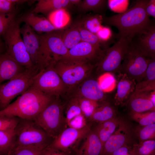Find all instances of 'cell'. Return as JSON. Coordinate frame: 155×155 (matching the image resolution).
Here are the masks:
<instances>
[{"instance_id":"obj_16","label":"cell","mask_w":155,"mask_h":155,"mask_svg":"<svg viewBox=\"0 0 155 155\" xmlns=\"http://www.w3.org/2000/svg\"><path fill=\"white\" fill-rule=\"evenodd\" d=\"M20 31L26 49L38 72L40 46L39 34L26 24L20 28Z\"/></svg>"},{"instance_id":"obj_11","label":"cell","mask_w":155,"mask_h":155,"mask_svg":"<svg viewBox=\"0 0 155 155\" xmlns=\"http://www.w3.org/2000/svg\"><path fill=\"white\" fill-rule=\"evenodd\" d=\"M150 59L145 56L132 41L118 73H125L138 82L145 75Z\"/></svg>"},{"instance_id":"obj_21","label":"cell","mask_w":155,"mask_h":155,"mask_svg":"<svg viewBox=\"0 0 155 155\" xmlns=\"http://www.w3.org/2000/svg\"><path fill=\"white\" fill-rule=\"evenodd\" d=\"M18 20L21 22H23L29 26L38 33H48L57 30L48 19L31 11L24 14Z\"/></svg>"},{"instance_id":"obj_42","label":"cell","mask_w":155,"mask_h":155,"mask_svg":"<svg viewBox=\"0 0 155 155\" xmlns=\"http://www.w3.org/2000/svg\"><path fill=\"white\" fill-rule=\"evenodd\" d=\"M19 119L15 117H0V130L15 129Z\"/></svg>"},{"instance_id":"obj_26","label":"cell","mask_w":155,"mask_h":155,"mask_svg":"<svg viewBox=\"0 0 155 155\" xmlns=\"http://www.w3.org/2000/svg\"><path fill=\"white\" fill-rule=\"evenodd\" d=\"M120 120L119 118L116 116L99 123L94 130L101 142L103 147L105 143L117 129Z\"/></svg>"},{"instance_id":"obj_24","label":"cell","mask_w":155,"mask_h":155,"mask_svg":"<svg viewBox=\"0 0 155 155\" xmlns=\"http://www.w3.org/2000/svg\"><path fill=\"white\" fill-rule=\"evenodd\" d=\"M155 91V58H150L145 75L136 83L133 93Z\"/></svg>"},{"instance_id":"obj_1","label":"cell","mask_w":155,"mask_h":155,"mask_svg":"<svg viewBox=\"0 0 155 155\" xmlns=\"http://www.w3.org/2000/svg\"><path fill=\"white\" fill-rule=\"evenodd\" d=\"M146 1H137L133 6L127 11L104 17L103 20L108 25L117 29L119 39L123 37L132 40L145 33L152 24L145 10Z\"/></svg>"},{"instance_id":"obj_38","label":"cell","mask_w":155,"mask_h":155,"mask_svg":"<svg viewBox=\"0 0 155 155\" xmlns=\"http://www.w3.org/2000/svg\"><path fill=\"white\" fill-rule=\"evenodd\" d=\"M43 150L34 146H14L7 155H43Z\"/></svg>"},{"instance_id":"obj_28","label":"cell","mask_w":155,"mask_h":155,"mask_svg":"<svg viewBox=\"0 0 155 155\" xmlns=\"http://www.w3.org/2000/svg\"><path fill=\"white\" fill-rule=\"evenodd\" d=\"M15 129L0 130V155H7L15 146Z\"/></svg>"},{"instance_id":"obj_36","label":"cell","mask_w":155,"mask_h":155,"mask_svg":"<svg viewBox=\"0 0 155 155\" xmlns=\"http://www.w3.org/2000/svg\"><path fill=\"white\" fill-rule=\"evenodd\" d=\"M129 115L131 119L138 123L140 126L155 124V111L142 113L130 111Z\"/></svg>"},{"instance_id":"obj_29","label":"cell","mask_w":155,"mask_h":155,"mask_svg":"<svg viewBox=\"0 0 155 155\" xmlns=\"http://www.w3.org/2000/svg\"><path fill=\"white\" fill-rule=\"evenodd\" d=\"M61 38L64 44L68 50L81 41L79 32L75 24L62 32Z\"/></svg>"},{"instance_id":"obj_7","label":"cell","mask_w":155,"mask_h":155,"mask_svg":"<svg viewBox=\"0 0 155 155\" xmlns=\"http://www.w3.org/2000/svg\"><path fill=\"white\" fill-rule=\"evenodd\" d=\"M50 65L67 86L68 92L91 74L94 66L88 63L70 61L60 59Z\"/></svg>"},{"instance_id":"obj_12","label":"cell","mask_w":155,"mask_h":155,"mask_svg":"<svg viewBox=\"0 0 155 155\" xmlns=\"http://www.w3.org/2000/svg\"><path fill=\"white\" fill-rule=\"evenodd\" d=\"M103 49L100 45L81 41L69 49L66 55L60 57L57 59L88 63L94 66L102 57Z\"/></svg>"},{"instance_id":"obj_37","label":"cell","mask_w":155,"mask_h":155,"mask_svg":"<svg viewBox=\"0 0 155 155\" xmlns=\"http://www.w3.org/2000/svg\"><path fill=\"white\" fill-rule=\"evenodd\" d=\"M136 131L139 142L155 140V124L138 127L136 128Z\"/></svg>"},{"instance_id":"obj_15","label":"cell","mask_w":155,"mask_h":155,"mask_svg":"<svg viewBox=\"0 0 155 155\" xmlns=\"http://www.w3.org/2000/svg\"><path fill=\"white\" fill-rule=\"evenodd\" d=\"M132 132L129 124L120 119L119 125L103 146L101 155H110L115 150L126 145H130Z\"/></svg>"},{"instance_id":"obj_13","label":"cell","mask_w":155,"mask_h":155,"mask_svg":"<svg viewBox=\"0 0 155 155\" xmlns=\"http://www.w3.org/2000/svg\"><path fill=\"white\" fill-rule=\"evenodd\" d=\"M92 73L66 94L71 97L84 98L98 102L105 101L106 96L105 93L99 85L98 77Z\"/></svg>"},{"instance_id":"obj_18","label":"cell","mask_w":155,"mask_h":155,"mask_svg":"<svg viewBox=\"0 0 155 155\" xmlns=\"http://www.w3.org/2000/svg\"><path fill=\"white\" fill-rule=\"evenodd\" d=\"M26 69L7 53L0 55V85L10 80Z\"/></svg>"},{"instance_id":"obj_41","label":"cell","mask_w":155,"mask_h":155,"mask_svg":"<svg viewBox=\"0 0 155 155\" xmlns=\"http://www.w3.org/2000/svg\"><path fill=\"white\" fill-rule=\"evenodd\" d=\"M16 12L0 13V39L11 22L16 19Z\"/></svg>"},{"instance_id":"obj_39","label":"cell","mask_w":155,"mask_h":155,"mask_svg":"<svg viewBox=\"0 0 155 155\" xmlns=\"http://www.w3.org/2000/svg\"><path fill=\"white\" fill-rule=\"evenodd\" d=\"M78 99L83 115L86 119H89L99 105L98 102L84 98Z\"/></svg>"},{"instance_id":"obj_8","label":"cell","mask_w":155,"mask_h":155,"mask_svg":"<svg viewBox=\"0 0 155 155\" xmlns=\"http://www.w3.org/2000/svg\"><path fill=\"white\" fill-rule=\"evenodd\" d=\"M33 120L53 140L56 137L65 121L59 97L54 98Z\"/></svg>"},{"instance_id":"obj_49","label":"cell","mask_w":155,"mask_h":155,"mask_svg":"<svg viewBox=\"0 0 155 155\" xmlns=\"http://www.w3.org/2000/svg\"><path fill=\"white\" fill-rule=\"evenodd\" d=\"M3 46L1 39H0V55L3 54Z\"/></svg>"},{"instance_id":"obj_46","label":"cell","mask_w":155,"mask_h":155,"mask_svg":"<svg viewBox=\"0 0 155 155\" xmlns=\"http://www.w3.org/2000/svg\"><path fill=\"white\" fill-rule=\"evenodd\" d=\"M43 155H68L64 152L50 146L49 145L44 149Z\"/></svg>"},{"instance_id":"obj_22","label":"cell","mask_w":155,"mask_h":155,"mask_svg":"<svg viewBox=\"0 0 155 155\" xmlns=\"http://www.w3.org/2000/svg\"><path fill=\"white\" fill-rule=\"evenodd\" d=\"M135 43L143 54L148 58H155V26L152 24L144 33L138 37Z\"/></svg>"},{"instance_id":"obj_3","label":"cell","mask_w":155,"mask_h":155,"mask_svg":"<svg viewBox=\"0 0 155 155\" xmlns=\"http://www.w3.org/2000/svg\"><path fill=\"white\" fill-rule=\"evenodd\" d=\"M15 130L14 146H34L44 149L53 140L33 119L19 118Z\"/></svg>"},{"instance_id":"obj_6","label":"cell","mask_w":155,"mask_h":155,"mask_svg":"<svg viewBox=\"0 0 155 155\" xmlns=\"http://www.w3.org/2000/svg\"><path fill=\"white\" fill-rule=\"evenodd\" d=\"M132 40L120 38L112 46L103 49L102 56L94 65L93 71L98 77L106 73H118L124 56Z\"/></svg>"},{"instance_id":"obj_4","label":"cell","mask_w":155,"mask_h":155,"mask_svg":"<svg viewBox=\"0 0 155 155\" xmlns=\"http://www.w3.org/2000/svg\"><path fill=\"white\" fill-rule=\"evenodd\" d=\"M20 23L18 19L14 20L3 35L6 49V53L26 69L38 71L22 39L20 31Z\"/></svg>"},{"instance_id":"obj_47","label":"cell","mask_w":155,"mask_h":155,"mask_svg":"<svg viewBox=\"0 0 155 155\" xmlns=\"http://www.w3.org/2000/svg\"><path fill=\"white\" fill-rule=\"evenodd\" d=\"M149 97L151 102L155 106V91H151L150 92Z\"/></svg>"},{"instance_id":"obj_20","label":"cell","mask_w":155,"mask_h":155,"mask_svg":"<svg viewBox=\"0 0 155 155\" xmlns=\"http://www.w3.org/2000/svg\"><path fill=\"white\" fill-rule=\"evenodd\" d=\"M84 137L82 144L75 151L76 155H101L103 146L95 130H90Z\"/></svg>"},{"instance_id":"obj_17","label":"cell","mask_w":155,"mask_h":155,"mask_svg":"<svg viewBox=\"0 0 155 155\" xmlns=\"http://www.w3.org/2000/svg\"><path fill=\"white\" fill-rule=\"evenodd\" d=\"M116 92L114 98L116 106L126 105L133 93L137 82L135 80L125 73H117Z\"/></svg>"},{"instance_id":"obj_14","label":"cell","mask_w":155,"mask_h":155,"mask_svg":"<svg viewBox=\"0 0 155 155\" xmlns=\"http://www.w3.org/2000/svg\"><path fill=\"white\" fill-rule=\"evenodd\" d=\"M90 130L87 125L81 129L69 127L62 130L52 140L49 146L69 155L75 150L76 144L84 138Z\"/></svg>"},{"instance_id":"obj_25","label":"cell","mask_w":155,"mask_h":155,"mask_svg":"<svg viewBox=\"0 0 155 155\" xmlns=\"http://www.w3.org/2000/svg\"><path fill=\"white\" fill-rule=\"evenodd\" d=\"M72 5L69 0H39L31 12L48 15L56 10L66 9Z\"/></svg>"},{"instance_id":"obj_33","label":"cell","mask_w":155,"mask_h":155,"mask_svg":"<svg viewBox=\"0 0 155 155\" xmlns=\"http://www.w3.org/2000/svg\"><path fill=\"white\" fill-rule=\"evenodd\" d=\"M108 3L106 0H84L79 6V9L82 11H92L99 14L105 9Z\"/></svg>"},{"instance_id":"obj_32","label":"cell","mask_w":155,"mask_h":155,"mask_svg":"<svg viewBox=\"0 0 155 155\" xmlns=\"http://www.w3.org/2000/svg\"><path fill=\"white\" fill-rule=\"evenodd\" d=\"M132 155H155V140H148L134 144L131 150Z\"/></svg>"},{"instance_id":"obj_31","label":"cell","mask_w":155,"mask_h":155,"mask_svg":"<svg viewBox=\"0 0 155 155\" xmlns=\"http://www.w3.org/2000/svg\"><path fill=\"white\" fill-rule=\"evenodd\" d=\"M75 25L79 32L81 41L92 44L100 45L102 47H103L104 49L108 48L106 45L107 42L102 41L96 34L91 32L86 29L80 22H77Z\"/></svg>"},{"instance_id":"obj_27","label":"cell","mask_w":155,"mask_h":155,"mask_svg":"<svg viewBox=\"0 0 155 155\" xmlns=\"http://www.w3.org/2000/svg\"><path fill=\"white\" fill-rule=\"evenodd\" d=\"M116 115V112L114 107L105 101L99 105L89 119L100 123L110 119Z\"/></svg>"},{"instance_id":"obj_30","label":"cell","mask_w":155,"mask_h":155,"mask_svg":"<svg viewBox=\"0 0 155 155\" xmlns=\"http://www.w3.org/2000/svg\"><path fill=\"white\" fill-rule=\"evenodd\" d=\"M48 20L57 30L65 26L69 22L70 17L65 9L54 11L48 15Z\"/></svg>"},{"instance_id":"obj_9","label":"cell","mask_w":155,"mask_h":155,"mask_svg":"<svg viewBox=\"0 0 155 155\" xmlns=\"http://www.w3.org/2000/svg\"><path fill=\"white\" fill-rule=\"evenodd\" d=\"M38 73L27 69L8 82L0 85V111L7 107L13 99L31 86L33 79Z\"/></svg>"},{"instance_id":"obj_2","label":"cell","mask_w":155,"mask_h":155,"mask_svg":"<svg viewBox=\"0 0 155 155\" xmlns=\"http://www.w3.org/2000/svg\"><path fill=\"white\" fill-rule=\"evenodd\" d=\"M54 98L30 87L14 101L0 111V117L33 119Z\"/></svg>"},{"instance_id":"obj_10","label":"cell","mask_w":155,"mask_h":155,"mask_svg":"<svg viewBox=\"0 0 155 155\" xmlns=\"http://www.w3.org/2000/svg\"><path fill=\"white\" fill-rule=\"evenodd\" d=\"M49 96L56 97L66 94L68 89L58 74L49 65L34 76L31 86Z\"/></svg>"},{"instance_id":"obj_19","label":"cell","mask_w":155,"mask_h":155,"mask_svg":"<svg viewBox=\"0 0 155 155\" xmlns=\"http://www.w3.org/2000/svg\"><path fill=\"white\" fill-rule=\"evenodd\" d=\"M66 115L65 122L69 127L79 129L87 125L86 119L82 113L78 98H71Z\"/></svg>"},{"instance_id":"obj_44","label":"cell","mask_w":155,"mask_h":155,"mask_svg":"<svg viewBox=\"0 0 155 155\" xmlns=\"http://www.w3.org/2000/svg\"><path fill=\"white\" fill-rule=\"evenodd\" d=\"M145 9L147 15L150 17L155 18V0H147L146 2Z\"/></svg>"},{"instance_id":"obj_45","label":"cell","mask_w":155,"mask_h":155,"mask_svg":"<svg viewBox=\"0 0 155 155\" xmlns=\"http://www.w3.org/2000/svg\"><path fill=\"white\" fill-rule=\"evenodd\" d=\"M132 147L130 145H124L114 151L110 155H132Z\"/></svg>"},{"instance_id":"obj_23","label":"cell","mask_w":155,"mask_h":155,"mask_svg":"<svg viewBox=\"0 0 155 155\" xmlns=\"http://www.w3.org/2000/svg\"><path fill=\"white\" fill-rule=\"evenodd\" d=\"M150 92L133 94L126 104L128 106L131 112L142 113L155 111V106L149 98Z\"/></svg>"},{"instance_id":"obj_43","label":"cell","mask_w":155,"mask_h":155,"mask_svg":"<svg viewBox=\"0 0 155 155\" xmlns=\"http://www.w3.org/2000/svg\"><path fill=\"white\" fill-rule=\"evenodd\" d=\"M96 34L102 40L108 43L111 37L112 34L110 28L102 26Z\"/></svg>"},{"instance_id":"obj_48","label":"cell","mask_w":155,"mask_h":155,"mask_svg":"<svg viewBox=\"0 0 155 155\" xmlns=\"http://www.w3.org/2000/svg\"><path fill=\"white\" fill-rule=\"evenodd\" d=\"M72 5H75L79 6L81 3L82 1L81 0H69Z\"/></svg>"},{"instance_id":"obj_35","label":"cell","mask_w":155,"mask_h":155,"mask_svg":"<svg viewBox=\"0 0 155 155\" xmlns=\"http://www.w3.org/2000/svg\"><path fill=\"white\" fill-rule=\"evenodd\" d=\"M97 80L102 90L105 93L113 91L117 84L114 74L110 72H106L100 75L98 77Z\"/></svg>"},{"instance_id":"obj_34","label":"cell","mask_w":155,"mask_h":155,"mask_svg":"<svg viewBox=\"0 0 155 155\" xmlns=\"http://www.w3.org/2000/svg\"><path fill=\"white\" fill-rule=\"evenodd\" d=\"M102 16L97 13L87 16L80 22L86 29L91 32L96 34L102 27Z\"/></svg>"},{"instance_id":"obj_5","label":"cell","mask_w":155,"mask_h":155,"mask_svg":"<svg viewBox=\"0 0 155 155\" xmlns=\"http://www.w3.org/2000/svg\"><path fill=\"white\" fill-rule=\"evenodd\" d=\"M61 34V31L57 30L39 34L40 46L38 71L67 53L69 50L63 41Z\"/></svg>"},{"instance_id":"obj_40","label":"cell","mask_w":155,"mask_h":155,"mask_svg":"<svg viewBox=\"0 0 155 155\" xmlns=\"http://www.w3.org/2000/svg\"><path fill=\"white\" fill-rule=\"evenodd\" d=\"M28 1L25 0H0V13H7L15 11L16 6Z\"/></svg>"}]
</instances>
